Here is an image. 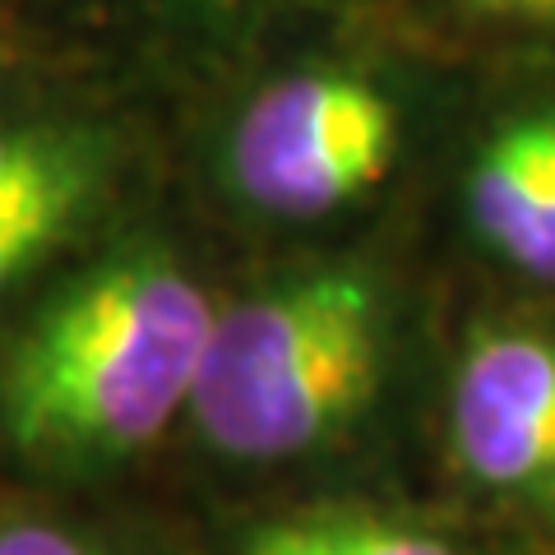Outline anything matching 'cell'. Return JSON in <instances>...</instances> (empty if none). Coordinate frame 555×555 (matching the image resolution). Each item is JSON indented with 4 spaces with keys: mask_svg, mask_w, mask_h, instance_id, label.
<instances>
[{
    "mask_svg": "<svg viewBox=\"0 0 555 555\" xmlns=\"http://www.w3.org/2000/svg\"><path fill=\"white\" fill-rule=\"evenodd\" d=\"M208 328L214 306L167 250L102 259L5 347L0 430L51 467L126 459L190 408Z\"/></svg>",
    "mask_w": 555,
    "mask_h": 555,
    "instance_id": "1",
    "label": "cell"
},
{
    "mask_svg": "<svg viewBox=\"0 0 555 555\" xmlns=\"http://www.w3.org/2000/svg\"><path fill=\"white\" fill-rule=\"evenodd\" d=\"M385 361L389 306L375 278L310 269L214 315L185 412L228 459H301L371 412Z\"/></svg>",
    "mask_w": 555,
    "mask_h": 555,
    "instance_id": "2",
    "label": "cell"
},
{
    "mask_svg": "<svg viewBox=\"0 0 555 555\" xmlns=\"http://www.w3.org/2000/svg\"><path fill=\"white\" fill-rule=\"evenodd\" d=\"M398 112L361 75L310 69L269 83L228 144L236 195L273 218H324L389 177Z\"/></svg>",
    "mask_w": 555,
    "mask_h": 555,
    "instance_id": "3",
    "label": "cell"
},
{
    "mask_svg": "<svg viewBox=\"0 0 555 555\" xmlns=\"http://www.w3.org/2000/svg\"><path fill=\"white\" fill-rule=\"evenodd\" d=\"M454 454L486 491L555 500V334L486 324L467 338L454 375Z\"/></svg>",
    "mask_w": 555,
    "mask_h": 555,
    "instance_id": "4",
    "label": "cell"
},
{
    "mask_svg": "<svg viewBox=\"0 0 555 555\" xmlns=\"http://www.w3.org/2000/svg\"><path fill=\"white\" fill-rule=\"evenodd\" d=\"M555 112H532L500 126L467 171V218L505 264L537 278L546 246V181H551Z\"/></svg>",
    "mask_w": 555,
    "mask_h": 555,
    "instance_id": "5",
    "label": "cell"
},
{
    "mask_svg": "<svg viewBox=\"0 0 555 555\" xmlns=\"http://www.w3.org/2000/svg\"><path fill=\"white\" fill-rule=\"evenodd\" d=\"M102 177H107V144L93 134L56 167L38 171L14 190H0V297L20 287L79 228Z\"/></svg>",
    "mask_w": 555,
    "mask_h": 555,
    "instance_id": "6",
    "label": "cell"
},
{
    "mask_svg": "<svg viewBox=\"0 0 555 555\" xmlns=\"http://www.w3.org/2000/svg\"><path fill=\"white\" fill-rule=\"evenodd\" d=\"M241 555H459L436 532L371 509H315L259 528Z\"/></svg>",
    "mask_w": 555,
    "mask_h": 555,
    "instance_id": "7",
    "label": "cell"
},
{
    "mask_svg": "<svg viewBox=\"0 0 555 555\" xmlns=\"http://www.w3.org/2000/svg\"><path fill=\"white\" fill-rule=\"evenodd\" d=\"M89 139L93 130L56 126V120H0V190H14L38 171L56 167Z\"/></svg>",
    "mask_w": 555,
    "mask_h": 555,
    "instance_id": "8",
    "label": "cell"
},
{
    "mask_svg": "<svg viewBox=\"0 0 555 555\" xmlns=\"http://www.w3.org/2000/svg\"><path fill=\"white\" fill-rule=\"evenodd\" d=\"M0 555H102V551L56 524L20 518V524H0Z\"/></svg>",
    "mask_w": 555,
    "mask_h": 555,
    "instance_id": "9",
    "label": "cell"
},
{
    "mask_svg": "<svg viewBox=\"0 0 555 555\" xmlns=\"http://www.w3.org/2000/svg\"><path fill=\"white\" fill-rule=\"evenodd\" d=\"M542 283H555V130H551V185H546V246H542Z\"/></svg>",
    "mask_w": 555,
    "mask_h": 555,
    "instance_id": "10",
    "label": "cell"
},
{
    "mask_svg": "<svg viewBox=\"0 0 555 555\" xmlns=\"http://www.w3.org/2000/svg\"><path fill=\"white\" fill-rule=\"evenodd\" d=\"M486 14H555V0H473Z\"/></svg>",
    "mask_w": 555,
    "mask_h": 555,
    "instance_id": "11",
    "label": "cell"
}]
</instances>
